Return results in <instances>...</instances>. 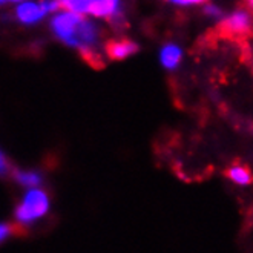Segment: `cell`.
<instances>
[{"instance_id": "6da1fadb", "label": "cell", "mask_w": 253, "mask_h": 253, "mask_svg": "<svg viewBox=\"0 0 253 253\" xmlns=\"http://www.w3.org/2000/svg\"><path fill=\"white\" fill-rule=\"evenodd\" d=\"M52 33L58 40L66 43L68 46L84 49H95L97 43V29L95 26L86 20L80 12L65 11L58 14L51 22Z\"/></svg>"}, {"instance_id": "7a4b0ae2", "label": "cell", "mask_w": 253, "mask_h": 253, "mask_svg": "<svg viewBox=\"0 0 253 253\" xmlns=\"http://www.w3.org/2000/svg\"><path fill=\"white\" fill-rule=\"evenodd\" d=\"M48 209H49V200L46 193L39 189H31L25 195L22 204L17 207L16 219L17 222L26 224V222H31L44 216Z\"/></svg>"}, {"instance_id": "3957f363", "label": "cell", "mask_w": 253, "mask_h": 253, "mask_svg": "<svg viewBox=\"0 0 253 253\" xmlns=\"http://www.w3.org/2000/svg\"><path fill=\"white\" fill-rule=\"evenodd\" d=\"M253 29V17L246 9L235 11L226 17L218 26V31L224 37H244L252 33Z\"/></svg>"}, {"instance_id": "277c9868", "label": "cell", "mask_w": 253, "mask_h": 253, "mask_svg": "<svg viewBox=\"0 0 253 253\" xmlns=\"http://www.w3.org/2000/svg\"><path fill=\"white\" fill-rule=\"evenodd\" d=\"M138 51V44L132 40L122 39V40H111L106 43V52L112 60H125Z\"/></svg>"}, {"instance_id": "5b68a950", "label": "cell", "mask_w": 253, "mask_h": 253, "mask_svg": "<svg viewBox=\"0 0 253 253\" xmlns=\"http://www.w3.org/2000/svg\"><path fill=\"white\" fill-rule=\"evenodd\" d=\"M86 12L92 14L95 17H105L111 20L115 14L120 12L118 11V0H92Z\"/></svg>"}, {"instance_id": "8992f818", "label": "cell", "mask_w": 253, "mask_h": 253, "mask_svg": "<svg viewBox=\"0 0 253 253\" xmlns=\"http://www.w3.org/2000/svg\"><path fill=\"white\" fill-rule=\"evenodd\" d=\"M16 14H17V19L22 23H36V22H40L46 12H44L43 6L40 3L26 2V3H22L16 9Z\"/></svg>"}, {"instance_id": "52a82bcc", "label": "cell", "mask_w": 253, "mask_h": 253, "mask_svg": "<svg viewBox=\"0 0 253 253\" xmlns=\"http://www.w3.org/2000/svg\"><path fill=\"white\" fill-rule=\"evenodd\" d=\"M160 58H161V63L166 69H176L178 65L181 62V49L176 46V44H166L165 48L161 49V54H160Z\"/></svg>"}, {"instance_id": "ba28073f", "label": "cell", "mask_w": 253, "mask_h": 253, "mask_svg": "<svg viewBox=\"0 0 253 253\" xmlns=\"http://www.w3.org/2000/svg\"><path fill=\"white\" fill-rule=\"evenodd\" d=\"M226 175L236 184H249L253 180L250 170L244 166H233L226 172Z\"/></svg>"}, {"instance_id": "9c48e42d", "label": "cell", "mask_w": 253, "mask_h": 253, "mask_svg": "<svg viewBox=\"0 0 253 253\" xmlns=\"http://www.w3.org/2000/svg\"><path fill=\"white\" fill-rule=\"evenodd\" d=\"M14 178H16V181H19L22 186H28V187H37L42 184V176L37 172L16 170L14 172Z\"/></svg>"}, {"instance_id": "30bf717a", "label": "cell", "mask_w": 253, "mask_h": 253, "mask_svg": "<svg viewBox=\"0 0 253 253\" xmlns=\"http://www.w3.org/2000/svg\"><path fill=\"white\" fill-rule=\"evenodd\" d=\"M92 0H60L62 9L74 11V12H86L87 6L91 5Z\"/></svg>"}, {"instance_id": "8fae6325", "label": "cell", "mask_w": 253, "mask_h": 253, "mask_svg": "<svg viewBox=\"0 0 253 253\" xmlns=\"http://www.w3.org/2000/svg\"><path fill=\"white\" fill-rule=\"evenodd\" d=\"M204 11H206V14H209V16H212V17H218V16H221V9H219V8H216V6H213V5H207Z\"/></svg>"}, {"instance_id": "7c38bea8", "label": "cell", "mask_w": 253, "mask_h": 253, "mask_svg": "<svg viewBox=\"0 0 253 253\" xmlns=\"http://www.w3.org/2000/svg\"><path fill=\"white\" fill-rule=\"evenodd\" d=\"M172 3H176V5H197V3H201L204 0H169Z\"/></svg>"}, {"instance_id": "4fadbf2b", "label": "cell", "mask_w": 253, "mask_h": 253, "mask_svg": "<svg viewBox=\"0 0 253 253\" xmlns=\"http://www.w3.org/2000/svg\"><path fill=\"white\" fill-rule=\"evenodd\" d=\"M12 227L11 226H6V224H2V227H0V240L5 241V238L11 233Z\"/></svg>"}, {"instance_id": "5bb4252c", "label": "cell", "mask_w": 253, "mask_h": 253, "mask_svg": "<svg viewBox=\"0 0 253 253\" xmlns=\"http://www.w3.org/2000/svg\"><path fill=\"white\" fill-rule=\"evenodd\" d=\"M246 5L250 11H253V0H246Z\"/></svg>"}, {"instance_id": "9a60e30c", "label": "cell", "mask_w": 253, "mask_h": 253, "mask_svg": "<svg viewBox=\"0 0 253 253\" xmlns=\"http://www.w3.org/2000/svg\"><path fill=\"white\" fill-rule=\"evenodd\" d=\"M2 2L5 3V2H6V0H2ZM11 2H19V0H11Z\"/></svg>"}]
</instances>
